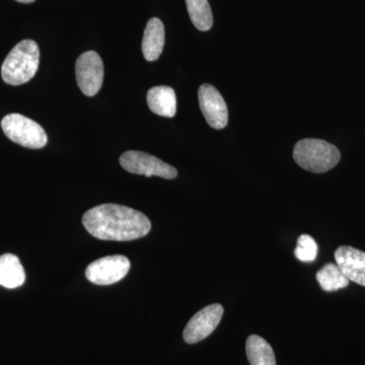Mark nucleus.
I'll return each mask as SVG.
<instances>
[{
    "instance_id": "1",
    "label": "nucleus",
    "mask_w": 365,
    "mask_h": 365,
    "mask_svg": "<svg viewBox=\"0 0 365 365\" xmlns=\"http://www.w3.org/2000/svg\"><path fill=\"white\" fill-rule=\"evenodd\" d=\"M83 225L93 237L103 241L128 242L150 232L151 222L140 211L108 203L86 211Z\"/></svg>"
},
{
    "instance_id": "2",
    "label": "nucleus",
    "mask_w": 365,
    "mask_h": 365,
    "mask_svg": "<svg viewBox=\"0 0 365 365\" xmlns=\"http://www.w3.org/2000/svg\"><path fill=\"white\" fill-rule=\"evenodd\" d=\"M39 63L40 50L37 43L33 40L21 41L14 46L2 64V79L7 85H24L35 76Z\"/></svg>"
},
{
    "instance_id": "3",
    "label": "nucleus",
    "mask_w": 365,
    "mask_h": 365,
    "mask_svg": "<svg viewBox=\"0 0 365 365\" xmlns=\"http://www.w3.org/2000/svg\"><path fill=\"white\" fill-rule=\"evenodd\" d=\"M295 163L302 169L322 174L329 172L340 162V151L333 144L322 139H302L295 144Z\"/></svg>"
},
{
    "instance_id": "4",
    "label": "nucleus",
    "mask_w": 365,
    "mask_h": 365,
    "mask_svg": "<svg viewBox=\"0 0 365 365\" xmlns=\"http://www.w3.org/2000/svg\"><path fill=\"white\" fill-rule=\"evenodd\" d=\"M1 128L11 141L24 148L39 150L48 143V136L43 127L24 115H6L2 119Z\"/></svg>"
},
{
    "instance_id": "5",
    "label": "nucleus",
    "mask_w": 365,
    "mask_h": 365,
    "mask_svg": "<svg viewBox=\"0 0 365 365\" xmlns=\"http://www.w3.org/2000/svg\"><path fill=\"white\" fill-rule=\"evenodd\" d=\"M120 165L131 174L143 175L148 178L157 176L173 180L178 176V170L174 167L143 151H126L120 158Z\"/></svg>"
},
{
    "instance_id": "6",
    "label": "nucleus",
    "mask_w": 365,
    "mask_h": 365,
    "mask_svg": "<svg viewBox=\"0 0 365 365\" xmlns=\"http://www.w3.org/2000/svg\"><path fill=\"white\" fill-rule=\"evenodd\" d=\"M130 266L129 259L122 255L104 257L88 266L86 277L93 284H114L123 279L130 270Z\"/></svg>"
},
{
    "instance_id": "7",
    "label": "nucleus",
    "mask_w": 365,
    "mask_h": 365,
    "mask_svg": "<svg viewBox=\"0 0 365 365\" xmlns=\"http://www.w3.org/2000/svg\"><path fill=\"white\" fill-rule=\"evenodd\" d=\"M104 64L97 52L83 53L76 60V83L88 97H93L100 91L104 81Z\"/></svg>"
},
{
    "instance_id": "8",
    "label": "nucleus",
    "mask_w": 365,
    "mask_h": 365,
    "mask_svg": "<svg viewBox=\"0 0 365 365\" xmlns=\"http://www.w3.org/2000/svg\"><path fill=\"white\" fill-rule=\"evenodd\" d=\"M223 316L222 304H215L204 307L194 314L185 328L182 337L188 344H195L207 338L220 325Z\"/></svg>"
},
{
    "instance_id": "9",
    "label": "nucleus",
    "mask_w": 365,
    "mask_h": 365,
    "mask_svg": "<svg viewBox=\"0 0 365 365\" xmlns=\"http://www.w3.org/2000/svg\"><path fill=\"white\" fill-rule=\"evenodd\" d=\"M199 106L209 126L225 128L228 123L227 106L220 91L211 85H202L198 91Z\"/></svg>"
},
{
    "instance_id": "10",
    "label": "nucleus",
    "mask_w": 365,
    "mask_h": 365,
    "mask_svg": "<svg viewBox=\"0 0 365 365\" xmlns=\"http://www.w3.org/2000/svg\"><path fill=\"white\" fill-rule=\"evenodd\" d=\"M335 260L349 281L365 287V252L349 246H341L336 250Z\"/></svg>"
},
{
    "instance_id": "11",
    "label": "nucleus",
    "mask_w": 365,
    "mask_h": 365,
    "mask_svg": "<svg viewBox=\"0 0 365 365\" xmlns=\"http://www.w3.org/2000/svg\"><path fill=\"white\" fill-rule=\"evenodd\" d=\"M148 108L158 116L173 118L177 113L176 93L170 86H155L148 91Z\"/></svg>"
},
{
    "instance_id": "12",
    "label": "nucleus",
    "mask_w": 365,
    "mask_h": 365,
    "mask_svg": "<svg viewBox=\"0 0 365 365\" xmlns=\"http://www.w3.org/2000/svg\"><path fill=\"white\" fill-rule=\"evenodd\" d=\"M163 46H165V26L163 21L157 18L150 19L143 34L144 58L150 62L155 61L162 55Z\"/></svg>"
},
{
    "instance_id": "13",
    "label": "nucleus",
    "mask_w": 365,
    "mask_h": 365,
    "mask_svg": "<svg viewBox=\"0 0 365 365\" xmlns=\"http://www.w3.org/2000/svg\"><path fill=\"white\" fill-rule=\"evenodd\" d=\"M26 280V273L20 259L13 254L0 256V285L4 287H20Z\"/></svg>"
},
{
    "instance_id": "14",
    "label": "nucleus",
    "mask_w": 365,
    "mask_h": 365,
    "mask_svg": "<svg viewBox=\"0 0 365 365\" xmlns=\"http://www.w3.org/2000/svg\"><path fill=\"white\" fill-rule=\"evenodd\" d=\"M246 352L251 365H276L272 347L260 336H250L246 343Z\"/></svg>"
},
{
    "instance_id": "15",
    "label": "nucleus",
    "mask_w": 365,
    "mask_h": 365,
    "mask_svg": "<svg viewBox=\"0 0 365 365\" xmlns=\"http://www.w3.org/2000/svg\"><path fill=\"white\" fill-rule=\"evenodd\" d=\"M319 287L327 292H337L349 285V279L343 274L337 264L329 263L319 269L316 275Z\"/></svg>"
},
{
    "instance_id": "16",
    "label": "nucleus",
    "mask_w": 365,
    "mask_h": 365,
    "mask_svg": "<svg viewBox=\"0 0 365 365\" xmlns=\"http://www.w3.org/2000/svg\"><path fill=\"white\" fill-rule=\"evenodd\" d=\"M187 9L193 25L206 32L213 26V16L207 0H186Z\"/></svg>"
},
{
    "instance_id": "17",
    "label": "nucleus",
    "mask_w": 365,
    "mask_h": 365,
    "mask_svg": "<svg viewBox=\"0 0 365 365\" xmlns=\"http://www.w3.org/2000/svg\"><path fill=\"white\" fill-rule=\"evenodd\" d=\"M318 245L314 237L309 235H302L297 240L294 255L299 261L309 263V262L316 260L318 257Z\"/></svg>"
},
{
    "instance_id": "18",
    "label": "nucleus",
    "mask_w": 365,
    "mask_h": 365,
    "mask_svg": "<svg viewBox=\"0 0 365 365\" xmlns=\"http://www.w3.org/2000/svg\"><path fill=\"white\" fill-rule=\"evenodd\" d=\"M16 1L21 2V4H32L36 0H16Z\"/></svg>"
}]
</instances>
